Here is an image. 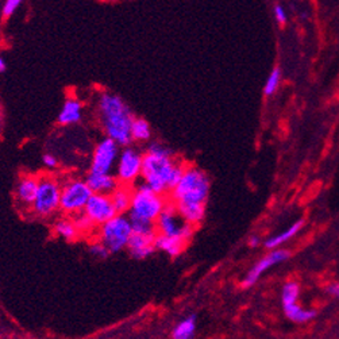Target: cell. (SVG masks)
I'll return each instance as SVG.
<instances>
[{"mask_svg":"<svg viewBox=\"0 0 339 339\" xmlns=\"http://www.w3.org/2000/svg\"><path fill=\"white\" fill-rule=\"evenodd\" d=\"M210 187V179L205 172L192 165H185L180 181L170 191L168 198L175 203L185 222L198 226L204 219Z\"/></svg>","mask_w":339,"mask_h":339,"instance_id":"obj_1","label":"cell"},{"mask_svg":"<svg viewBox=\"0 0 339 339\" xmlns=\"http://www.w3.org/2000/svg\"><path fill=\"white\" fill-rule=\"evenodd\" d=\"M185 165L175 157V153L169 147L160 142H153L143 154L140 179L153 191L168 196L180 181Z\"/></svg>","mask_w":339,"mask_h":339,"instance_id":"obj_2","label":"cell"},{"mask_svg":"<svg viewBox=\"0 0 339 339\" xmlns=\"http://www.w3.org/2000/svg\"><path fill=\"white\" fill-rule=\"evenodd\" d=\"M96 107L105 137L115 140L120 147L131 145V124L134 115L126 101L118 95L104 92L99 95Z\"/></svg>","mask_w":339,"mask_h":339,"instance_id":"obj_3","label":"cell"},{"mask_svg":"<svg viewBox=\"0 0 339 339\" xmlns=\"http://www.w3.org/2000/svg\"><path fill=\"white\" fill-rule=\"evenodd\" d=\"M168 196L153 191L147 184L142 181L133 187V199L127 212L130 219L146 220L156 223L160 214L168 203Z\"/></svg>","mask_w":339,"mask_h":339,"instance_id":"obj_4","label":"cell"},{"mask_svg":"<svg viewBox=\"0 0 339 339\" xmlns=\"http://www.w3.org/2000/svg\"><path fill=\"white\" fill-rule=\"evenodd\" d=\"M96 235V238L101 240L112 254L120 253L127 249V243L133 235L131 220L126 214H117L108 222L98 226Z\"/></svg>","mask_w":339,"mask_h":339,"instance_id":"obj_5","label":"cell"},{"mask_svg":"<svg viewBox=\"0 0 339 339\" xmlns=\"http://www.w3.org/2000/svg\"><path fill=\"white\" fill-rule=\"evenodd\" d=\"M61 182L50 177L42 176L40 177V185L37 191V196L30 212L41 219H47L53 217L57 211H60L61 203Z\"/></svg>","mask_w":339,"mask_h":339,"instance_id":"obj_6","label":"cell"},{"mask_svg":"<svg viewBox=\"0 0 339 339\" xmlns=\"http://www.w3.org/2000/svg\"><path fill=\"white\" fill-rule=\"evenodd\" d=\"M92 195L94 192L87 184L85 179H69L61 185L60 211L64 215L75 217L84 211Z\"/></svg>","mask_w":339,"mask_h":339,"instance_id":"obj_7","label":"cell"},{"mask_svg":"<svg viewBox=\"0 0 339 339\" xmlns=\"http://www.w3.org/2000/svg\"><path fill=\"white\" fill-rule=\"evenodd\" d=\"M156 228H157L158 234L166 235V237H177L188 242L193 235L195 226L185 222L181 215L179 214L175 203L168 199L165 208L156 220Z\"/></svg>","mask_w":339,"mask_h":339,"instance_id":"obj_8","label":"cell"},{"mask_svg":"<svg viewBox=\"0 0 339 339\" xmlns=\"http://www.w3.org/2000/svg\"><path fill=\"white\" fill-rule=\"evenodd\" d=\"M143 166V154L133 146H124L119 153L115 176L119 184L134 187L138 179L142 176Z\"/></svg>","mask_w":339,"mask_h":339,"instance_id":"obj_9","label":"cell"},{"mask_svg":"<svg viewBox=\"0 0 339 339\" xmlns=\"http://www.w3.org/2000/svg\"><path fill=\"white\" fill-rule=\"evenodd\" d=\"M119 153H120V146L114 140L105 137L95 146L89 170L112 173V170L117 166Z\"/></svg>","mask_w":339,"mask_h":339,"instance_id":"obj_10","label":"cell"},{"mask_svg":"<svg viewBox=\"0 0 339 339\" xmlns=\"http://www.w3.org/2000/svg\"><path fill=\"white\" fill-rule=\"evenodd\" d=\"M84 212L92 219V222L96 226L108 222L118 214L112 203L111 196L103 195V193H94L88 200Z\"/></svg>","mask_w":339,"mask_h":339,"instance_id":"obj_11","label":"cell"},{"mask_svg":"<svg viewBox=\"0 0 339 339\" xmlns=\"http://www.w3.org/2000/svg\"><path fill=\"white\" fill-rule=\"evenodd\" d=\"M289 252L288 250H273V252L268 254L266 257L261 258L252 269L249 270V273L246 275V277L242 281V287L243 288H250L253 287L256 282L258 281V279L261 277L262 273H265L266 270L270 269L273 265H277V263L284 262L289 258Z\"/></svg>","mask_w":339,"mask_h":339,"instance_id":"obj_12","label":"cell"},{"mask_svg":"<svg viewBox=\"0 0 339 339\" xmlns=\"http://www.w3.org/2000/svg\"><path fill=\"white\" fill-rule=\"evenodd\" d=\"M156 237L157 234H140L133 233L127 243V250L134 259H145L156 252Z\"/></svg>","mask_w":339,"mask_h":339,"instance_id":"obj_13","label":"cell"},{"mask_svg":"<svg viewBox=\"0 0 339 339\" xmlns=\"http://www.w3.org/2000/svg\"><path fill=\"white\" fill-rule=\"evenodd\" d=\"M40 185V177L38 176H23L18 182L15 189V198L18 204L22 205L26 210H31V205L34 203L37 191Z\"/></svg>","mask_w":339,"mask_h":339,"instance_id":"obj_14","label":"cell"},{"mask_svg":"<svg viewBox=\"0 0 339 339\" xmlns=\"http://www.w3.org/2000/svg\"><path fill=\"white\" fill-rule=\"evenodd\" d=\"M85 181L92 189L94 193H103V195H111L119 185L117 176L112 173H101L89 170L85 176Z\"/></svg>","mask_w":339,"mask_h":339,"instance_id":"obj_15","label":"cell"},{"mask_svg":"<svg viewBox=\"0 0 339 339\" xmlns=\"http://www.w3.org/2000/svg\"><path fill=\"white\" fill-rule=\"evenodd\" d=\"M82 118V104L81 101L73 96H70L65 100L62 108L59 114L57 120L61 126H70L76 124L81 120Z\"/></svg>","mask_w":339,"mask_h":339,"instance_id":"obj_16","label":"cell"},{"mask_svg":"<svg viewBox=\"0 0 339 339\" xmlns=\"http://www.w3.org/2000/svg\"><path fill=\"white\" fill-rule=\"evenodd\" d=\"M187 240L181 239V238H177V237H166V235L158 234L156 237V249L160 250V252L166 253L169 257H177L182 253V250L185 249L187 246Z\"/></svg>","mask_w":339,"mask_h":339,"instance_id":"obj_17","label":"cell"},{"mask_svg":"<svg viewBox=\"0 0 339 339\" xmlns=\"http://www.w3.org/2000/svg\"><path fill=\"white\" fill-rule=\"evenodd\" d=\"M53 233L54 235H57L59 238H62L66 242H73L80 237V231L75 224L73 218L64 215V217L59 218L54 224H53Z\"/></svg>","mask_w":339,"mask_h":339,"instance_id":"obj_18","label":"cell"},{"mask_svg":"<svg viewBox=\"0 0 339 339\" xmlns=\"http://www.w3.org/2000/svg\"><path fill=\"white\" fill-rule=\"evenodd\" d=\"M111 196L114 207L118 214H127L131 205V199H133V187L119 184L117 189L110 195Z\"/></svg>","mask_w":339,"mask_h":339,"instance_id":"obj_19","label":"cell"},{"mask_svg":"<svg viewBox=\"0 0 339 339\" xmlns=\"http://www.w3.org/2000/svg\"><path fill=\"white\" fill-rule=\"evenodd\" d=\"M196 334V316H185L177 323L172 331V338L175 339H191Z\"/></svg>","mask_w":339,"mask_h":339,"instance_id":"obj_20","label":"cell"},{"mask_svg":"<svg viewBox=\"0 0 339 339\" xmlns=\"http://www.w3.org/2000/svg\"><path fill=\"white\" fill-rule=\"evenodd\" d=\"M284 307V314L291 322L295 323H307L311 322L316 316V312L314 310H304L301 308L298 303L293 304L282 305Z\"/></svg>","mask_w":339,"mask_h":339,"instance_id":"obj_21","label":"cell"},{"mask_svg":"<svg viewBox=\"0 0 339 339\" xmlns=\"http://www.w3.org/2000/svg\"><path fill=\"white\" fill-rule=\"evenodd\" d=\"M303 224H304V220H298V222L293 223L291 227H288L285 231L270 237L269 239L265 240V247H268V249H275L277 246L282 245V243H285V242H288L289 239H292L293 237L301 230Z\"/></svg>","mask_w":339,"mask_h":339,"instance_id":"obj_22","label":"cell"},{"mask_svg":"<svg viewBox=\"0 0 339 339\" xmlns=\"http://www.w3.org/2000/svg\"><path fill=\"white\" fill-rule=\"evenodd\" d=\"M131 138L133 142H146L152 138V127L147 120L142 118H134L131 124Z\"/></svg>","mask_w":339,"mask_h":339,"instance_id":"obj_23","label":"cell"},{"mask_svg":"<svg viewBox=\"0 0 339 339\" xmlns=\"http://www.w3.org/2000/svg\"><path fill=\"white\" fill-rule=\"evenodd\" d=\"M299 295H300V287H299L298 282H295V281H288L287 284L282 287V293H281L282 305L298 303Z\"/></svg>","mask_w":339,"mask_h":339,"instance_id":"obj_24","label":"cell"},{"mask_svg":"<svg viewBox=\"0 0 339 339\" xmlns=\"http://www.w3.org/2000/svg\"><path fill=\"white\" fill-rule=\"evenodd\" d=\"M72 218H73L75 224H76V227L79 228L80 234H88V233L94 231L95 228L98 227V226H96V224L92 222V219L88 217L84 211H82V212H80V214H77V215H75V217H72Z\"/></svg>","mask_w":339,"mask_h":339,"instance_id":"obj_25","label":"cell"},{"mask_svg":"<svg viewBox=\"0 0 339 339\" xmlns=\"http://www.w3.org/2000/svg\"><path fill=\"white\" fill-rule=\"evenodd\" d=\"M280 79H281V72L279 68H275V69L270 72L269 77L266 80V84L263 87V94L266 96H272L275 94L276 91L279 89V85H280Z\"/></svg>","mask_w":339,"mask_h":339,"instance_id":"obj_26","label":"cell"},{"mask_svg":"<svg viewBox=\"0 0 339 339\" xmlns=\"http://www.w3.org/2000/svg\"><path fill=\"white\" fill-rule=\"evenodd\" d=\"M89 253H91L94 257L99 258V259H105V258H108L112 254V253L110 252V249H108L101 240L98 239V238L89 245Z\"/></svg>","mask_w":339,"mask_h":339,"instance_id":"obj_27","label":"cell"},{"mask_svg":"<svg viewBox=\"0 0 339 339\" xmlns=\"http://www.w3.org/2000/svg\"><path fill=\"white\" fill-rule=\"evenodd\" d=\"M23 0H6L4 7H3V15L4 17H11L14 12L17 11V8L20 6Z\"/></svg>","mask_w":339,"mask_h":339,"instance_id":"obj_28","label":"cell"},{"mask_svg":"<svg viewBox=\"0 0 339 339\" xmlns=\"http://www.w3.org/2000/svg\"><path fill=\"white\" fill-rule=\"evenodd\" d=\"M42 162H43V165L46 166V168H49V169H54V168H57V165H59V160L54 157L53 154H45L43 157H42Z\"/></svg>","mask_w":339,"mask_h":339,"instance_id":"obj_29","label":"cell"},{"mask_svg":"<svg viewBox=\"0 0 339 339\" xmlns=\"http://www.w3.org/2000/svg\"><path fill=\"white\" fill-rule=\"evenodd\" d=\"M275 17L279 23H285L287 22V14L284 11V8L279 6V4L275 7Z\"/></svg>","mask_w":339,"mask_h":339,"instance_id":"obj_30","label":"cell"},{"mask_svg":"<svg viewBox=\"0 0 339 339\" xmlns=\"http://www.w3.org/2000/svg\"><path fill=\"white\" fill-rule=\"evenodd\" d=\"M327 292L333 296V298L338 299L339 300V282H334L331 285H328Z\"/></svg>","mask_w":339,"mask_h":339,"instance_id":"obj_31","label":"cell"},{"mask_svg":"<svg viewBox=\"0 0 339 339\" xmlns=\"http://www.w3.org/2000/svg\"><path fill=\"white\" fill-rule=\"evenodd\" d=\"M259 238H258L257 235H252L250 237V239H249V246H252V247H257L258 245H259Z\"/></svg>","mask_w":339,"mask_h":339,"instance_id":"obj_32","label":"cell"},{"mask_svg":"<svg viewBox=\"0 0 339 339\" xmlns=\"http://www.w3.org/2000/svg\"><path fill=\"white\" fill-rule=\"evenodd\" d=\"M6 68L7 66H6V62H4V60L0 57V73H3V72L6 70Z\"/></svg>","mask_w":339,"mask_h":339,"instance_id":"obj_33","label":"cell"}]
</instances>
